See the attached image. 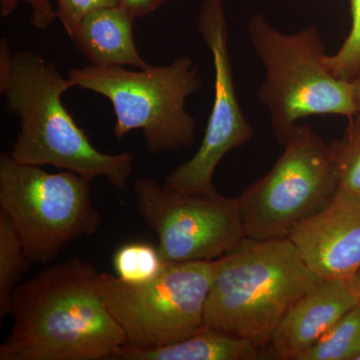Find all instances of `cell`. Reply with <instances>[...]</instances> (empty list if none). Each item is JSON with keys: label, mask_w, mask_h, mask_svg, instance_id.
<instances>
[{"label": "cell", "mask_w": 360, "mask_h": 360, "mask_svg": "<svg viewBox=\"0 0 360 360\" xmlns=\"http://www.w3.org/2000/svg\"><path fill=\"white\" fill-rule=\"evenodd\" d=\"M101 274L73 257L20 283L0 360L115 359L125 336L104 302Z\"/></svg>", "instance_id": "cell-1"}, {"label": "cell", "mask_w": 360, "mask_h": 360, "mask_svg": "<svg viewBox=\"0 0 360 360\" xmlns=\"http://www.w3.org/2000/svg\"><path fill=\"white\" fill-rule=\"evenodd\" d=\"M71 89L68 77L37 51L14 54L13 75L0 90L8 110L20 120L11 155L18 162L51 165L89 181L104 177L117 191H125L134 155L129 151L104 153L91 143L63 103V94Z\"/></svg>", "instance_id": "cell-2"}, {"label": "cell", "mask_w": 360, "mask_h": 360, "mask_svg": "<svg viewBox=\"0 0 360 360\" xmlns=\"http://www.w3.org/2000/svg\"><path fill=\"white\" fill-rule=\"evenodd\" d=\"M321 281L290 238H246L214 260L203 324L267 348L291 307Z\"/></svg>", "instance_id": "cell-3"}, {"label": "cell", "mask_w": 360, "mask_h": 360, "mask_svg": "<svg viewBox=\"0 0 360 360\" xmlns=\"http://www.w3.org/2000/svg\"><path fill=\"white\" fill-rule=\"evenodd\" d=\"M248 34L265 70L257 98L269 112L279 144L283 146L305 118L338 115L352 120L356 111L354 82L336 77L324 65L326 47L319 26L285 33L262 14H253Z\"/></svg>", "instance_id": "cell-4"}, {"label": "cell", "mask_w": 360, "mask_h": 360, "mask_svg": "<svg viewBox=\"0 0 360 360\" xmlns=\"http://www.w3.org/2000/svg\"><path fill=\"white\" fill-rule=\"evenodd\" d=\"M68 78L73 87L110 101L115 115L112 132L118 141L141 129L150 155L191 148L195 142L198 124L187 112L186 101L200 91L202 77L189 56L146 70L82 65L71 68Z\"/></svg>", "instance_id": "cell-5"}, {"label": "cell", "mask_w": 360, "mask_h": 360, "mask_svg": "<svg viewBox=\"0 0 360 360\" xmlns=\"http://www.w3.org/2000/svg\"><path fill=\"white\" fill-rule=\"evenodd\" d=\"M90 182L75 172L51 174L0 155V207L32 264H49L71 241L99 231L103 217Z\"/></svg>", "instance_id": "cell-6"}, {"label": "cell", "mask_w": 360, "mask_h": 360, "mask_svg": "<svg viewBox=\"0 0 360 360\" xmlns=\"http://www.w3.org/2000/svg\"><path fill=\"white\" fill-rule=\"evenodd\" d=\"M274 167L238 196L248 238H288L326 207L338 191L330 143L298 124Z\"/></svg>", "instance_id": "cell-7"}, {"label": "cell", "mask_w": 360, "mask_h": 360, "mask_svg": "<svg viewBox=\"0 0 360 360\" xmlns=\"http://www.w3.org/2000/svg\"><path fill=\"white\" fill-rule=\"evenodd\" d=\"M214 260L167 264L148 283L101 274V292L122 329L125 347L155 348L193 335L205 323Z\"/></svg>", "instance_id": "cell-8"}, {"label": "cell", "mask_w": 360, "mask_h": 360, "mask_svg": "<svg viewBox=\"0 0 360 360\" xmlns=\"http://www.w3.org/2000/svg\"><path fill=\"white\" fill-rule=\"evenodd\" d=\"M137 210L158 238L165 264L212 262L243 243L246 236L238 198L169 191L142 177L134 186Z\"/></svg>", "instance_id": "cell-9"}, {"label": "cell", "mask_w": 360, "mask_h": 360, "mask_svg": "<svg viewBox=\"0 0 360 360\" xmlns=\"http://www.w3.org/2000/svg\"><path fill=\"white\" fill-rule=\"evenodd\" d=\"M201 39L212 53L214 70V97L205 136L195 155L172 170L163 186L187 193H217L213 174L220 161L232 149L241 148L255 137L239 103L231 51L224 0H203L196 25Z\"/></svg>", "instance_id": "cell-10"}, {"label": "cell", "mask_w": 360, "mask_h": 360, "mask_svg": "<svg viewBox=\"0 0 360 360\" xmlns=\"http://www.w3.org/2000/svg\"><path fill=\"white\" fill-rule=\"evenodd\" d=\"M305 264L322 279H348L360 271V198L338 191L321 212L290 238Z\"/></svg>", "instance_id": "cell-11"}, {"label": "cell", "mask_w": 360, "mask_h": 360, "mask_svg": "<svg viewBox=\"0 0 360 360\" xmlns=\"http://www.w3.org/2000/svg\"><path fill=\"white\" fill-rule=\"evenodd\" d=\"M356 307L347 279H322L283 317L270 347L276 359L297 360Z\"/></svg>", "instance_id": "cell-12"}, {"label": "cell", "mask_w": 360, "mask_h": 360, "mask_svg": "<svg viewBox=\"0 0 360 360\" xmlns=\"http://www.w3.org/2000/svg\"><path fill=\"white\" fill-rule=\"evenodd\" d=\"M134 20L120 6L101 9L84 18L71 40L91 65L146 70L150 65L135 45Z\"/></svg>", "instance_id": "cell-13"}, {"label": "cell", "mask_w": 360, "mask_h": 360, "mask_svg": "<svg viewBox=\"0 0 360 360\" xmlns=\"http://www.w3.org/2000/svg\"><path fill=\"white\" fill-rule=\"evenodd\" d=\"M264 349L255 343L220 329L205 326L179 342L155 348L120 347V360H255L264 359Z\"/></svg>", "instance_id": "cell-14"}, {"label": "cell", "mask_w": 360, "mask_h": 360, "mask_svg": "<svg viewBox=\"0 0 360 360\" xmlns=\"http://www.w3.org/2000/svg\"><path fill=\"white\" fill-rule=\"evenodd\" d=\"M30 262L8 215L0 210V321L11 311V300Z\"/></svg>", "instance_id": "cell-15"}, {"label": "cell", "mask_w": 360, "mask_h": 360, "mask_svg": "<svg viewBox=\"0 0 360 360\" xmlns=\"http://www.w3.org/2000/svg\"><path fill=\"white\" fill-rule=\"evenodd\" d=\"M360 354V307L348 311L297 360H354Z\"/></svg>", "instance_id": "cell-16"}, {"label": "cell", "mask_w": 360, "mask_h": 360, "mask_svg": "<svg viewBox=\"0 0 360 360\" xmlns=\"http://www.w3.org/2000/svg\"><path fill=\"white\" fill-rule=\"evenodd\" d=\"M165 266L158 245L142 241L125 243L113 255L116 276L129 283H148L160 276Z\"/></svg>", "instance_id": "cell-17"}, {"label": "cell", "mask_w": 360, "mask_h": 360, "mask_svg": "<svg viewBox=\"0 0 360 360\" xmlns=\"http://www.w3.org/2000/svg\"><path fill=\"white\" fill-rule=\"evenodd\" d=\"M338 176V191L360 198V132L348 127L330 142Z\"/></svg>", "instance_id": "cell-18"}, {"label": "cell", "mask_w": 360, "mask_h": 360, "mask_svg": "<svg viewBox=\"0 0 360 360\" xmlns=\"http://www.w3.org/2000/svg\"><path fill=\"white\" fill-rule=\"evenodd\" d=\"M352 28L335 54H326L324 65L336 77L354 82L360 75V0H349Z\"/></svg>", "instance_id": "cell-19"}, {"label": "cell", "mask_w": 360, "mask_h": 360, "mask_svg": "<svg viewBox=\"0 0 360 360\" xmlns=\"http://www.w3.org/2000/svg\"><path fill=\"white\" fill-rule=\"evenodd\" d=\"M56 18L70 39L75 37L80 23L89 14L101 9L120 6V0H53Z\"/></svg>", "instance_id": "cell-20"}, {"label": "cell", "mask_w": 360, "mask_h": 360, "mask_svg": "<svg viewBox=\"0 0 360 360\" xmlns=\"http://www.w3.org/2000/svg\"><path fill=\"white\" fill-rule=\"evenodd\" d=\"M28 4L32 8L30 23L39 30H46L58 18L52 0H0V15L6 18L11 15L20 4Z\"/></svg>", "instance_id": "cell-21"}, {"label": "cell", "mask_w": 360, "mask_h": 360, "mask_svg": "<svg viewBox=\"0 0 360 360\" xmlns=\"http://www.w3.org/2000/svg\"><path fill=\"white\" fill-rule=\"evenodd\" d=\"M167 0H120V6L132 16L143 18L158 11Z\"/></svg>", "instance_id": "cell-22"}, {"label": "cell", "mask_w": 360, "mask_h": 360, "mask_svg": "<svg viewBox=\"0 0 360 360\" xmlns=\"http://www.w3.org/2000/svg\"><path fill=\"white\" fill-rule=\"evenodd\" d=\"M14 66V54L11 51L8 41L6 37L0 39V90L8 84L13 75Z\"/></svg>", "instance_id": "cell-23"}, {"label": "cell", "mask_w": 360, "mask_h": 360, "mask_svg": "<svg viewBox=\"0 0 360 360\" xmlns=\"http://www.w3.org/2000/svg\"><path fill=\"white\" fill-rule=\"evenodd\" d=\"M354 101L356 106L355 115L350 120L349 127L360 132V75L354 80Z\"/></svg>", "instance_id": "cell-24"}, {"label": "cell", "mask_w": 360, "mask_h": 360, "mask_svg": "<svg viewBox=\"0 0 360 360\" xmlns=\"http://www.w3.org/2000/svg\"><path fill=\"white\" fill-rule=\"evenodd\" d=\"M350 290L354 295L357 307H360V271L355 274L354 276L347 279Z\"/></svg>", "instance_id": "cell-25"}, {"label": "cell", "mask_w": 360, "mask_h": 360, "mask_svg": "<svg viewBox=\"0 0 360 360\" xmlns=\"http://www.w3.org/2000/svg\"><path fill=\"white\" fill-rule=\"evenodd\" d=\"M354 360H360V354L359 355H357L356 357H355Z\"/></svg>", "instance_id": "cell-26"}]
</instances>
